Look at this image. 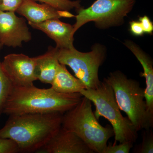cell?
I'll list each match as a JSON object with an SVG mask.
<instances>
[{"instance_id": "obj_1", "label": "cell", "mask_w": 153, "mask_h": 153, "mask_svg": "<svg viewBox=\"0 0 153 153\" xmlns=\"http://www.w3.org/2000/svg\"><path fill=\"white\" fill-rule=\"evenodd\" d=\"M64 114L30 113L10 115L0 137L13 140L20 153H37L62 127Z\"/></svg>"}, {"instance_id": "obj_2", "label": "cell", "mask_w": 153, "mask_h": 153, "mask_svg": "<svg viewBox=\"0 0 153 153\" xmlns=\"http://www.w3.org/2000/svg\"><path fill=\"white\" fill-rule=\"evenodd\" d=\"M83 96L79 93H60L51 87L34 85L13 87L3 107L2 113L16 115L30 113L64 114L78 104Z\"/></svg>"}, {"instance_id": "obj_3", "label": "cell", "mask_w": 153, "mask_h": 153, "mask_svg": "<svg viewBox=\"0 0 153 153\" xmlns=\"http://www.w3.org/2000/svg\"><path fill=\"white\" fill-rule=\"evenodd\" d=\"M62 127L76 134L94 153H104L108 141L114 135L112 126L103 127L99 123L91 102L84 96L77 105L63 114Z\"/></svg>"}, {"instance_id": "obj_4", "label": "cell", "mask_w": 153, "mask_h": 153, "mask_svg": "<svg viewBox=\"0 0 153 153\" xmlns=\"http://www.w3.org/2000/svg\"><path fill=\"white\" fill-rule=\"evenodd\" d=\"M112 88L120 110L126 113L138 132L152 128L153 120L147 110L145 89L135 79L128 78L120 70L104 78Z\"/></svg>"}, {"instance_id": "obj_5", "label": "cell", "mask_w": 153, "mask_h": 153, "mask_svg": "<svg viewBox=\"0 0 153 153\" xmlns=\"http://www.w3.org/2000/svg\"><path fill=\"white\" fill-rule=\"evenodd\" d=\"M80 93L93 102L95 106L94 115L97 120L103 117L110 123L114 131L115 143H134L138 131L128 117L121 113L111 85L103 79L96 88H85Z\"/></svg>"}, {"instance_id": "obj_6", "label": "cell", "mask_w": 153, "mask_h": 153, "mask_svg": "<svg viewBox=\"0 0 153 153\" xmlns=\"http://www.w3.org/2000/svg\"><path fill=\"white\" fill-rule=\"evenodd\" d=\"M56 48L59 63L69 66L86 88L94 89L98 86L100 82L99 69L107 56V49L104 45L96 43L92 46L91 51L87 52H80L74 47L68 49Z\"/></svg>"}, {"instance_id": "obj_7", "label": "cell", "mask_w": 153, "mask_h": 153, "mask_svg": "<svg viewBox=\"0 0 153 153\" xmlns=\"http://www.w3.org/2000/svg\"><path fill=\"white\" fill-rule=\"evenodd\" d=\"M136 0H96L87 8L76 9L73 33L86 23L94 22L98 29L104 30L120 26L133 8Z\"/></svg>"}, {"instance_id": "obj_8", "label": "cell", "mask_w": 153, "mask_h": 153, "mask_svg": "<svg viewBox=\"0 0 153 153\" xmlns=\"http://www.w3.org/2000/svg\"><path fill=\"white\" fill-rule=\"evenodd\" d=\"M35 57L23 54L6 55L1 66L13 87H23L33 85L37 80L35 75Z\"/></svg>"}, {"instance_id": "obj_9", "label": "cell", "mask_w": 153, "mask_h": 153, "mask_svg": "<svg viewBox=\"0 0 153 153\" xmlns=\"http://www.w3.org/2000/svg\"><path fill=\"white\" fill-rule=\"evenodd\" d=\"M32 40L26 20L13 12L0 10V44L13 48L21 47Z\"/></svg>"}, {"instance_id": "obj_10", "label": "cell", "mask_w": 153, "mask_h": 153, "mask_svg": "<svg viewBox=\"0 0 153 153\" xmlns=\"http://www.w3.org/2000/svg\"><path fill=\"white\" fill-rule=\"evenodd\" d=\"M37 153H94L76 134L62 127Z\"/></svg>"}, {"instance_id": "obj_11", "label": "cell", "mask_w": 153, "mask_h": 153, "mask_svg": "<svg viewBox=\"0 0 153 153\" xmlns=\"http://www.w3.org/2000/svg\"><path fill=\"white\" fill-rule=\"evenodd\" d=\"M33 29L42 31L55 41L56 48L68 49L74 47L73 26L59 19H49L37 24L28 22Z\"/></svg>"}, {"instance_id": "obj_12", "label": "cell", "mask_w": 153, "mask_h": 153, "mask_svg": "<svg viewBox=\"0 0 153 153\" xmlns=\"http://www.w3.org/2000/svg\"><path fill=\"white\" fill-rule=\"evenodd\" d=\"M16 12L25 17L28 22L34 24L49 19L75 17L69 11L59 10L47 4H38L34 0H24Z\"/></svg>"}, {"instance_id": "obj_13", "label": "cell", "mask_w": 153, "mask_h": 153, "mask_svg": "<svg viewBox=\"0 0 153 153\" xmlns=\"http://www.w3.org/2000/svg\"><path fill=\"white\" fill-rule=\"evenodd\" d=\"M123 44L135 56L142 66L143 71L141 77L145 78V100L149 115L153 120V62L152 59L141 48L131 40L125 41Z\"/></svg>"}, {"instance_id": "obj_14", "label": "cell", "mask_w": 153, "mask_h": 153, "mask_svg": "<svg viewBox=\"0 0 153 153\" xmlns=\"http://www.w3.org/2000/svg\"><path fill=\"white\" fill-rule=\"evenodd\" d=\"M35 73L37 80L51 85L60 63L57 59V48L49 47L45 54L35 57Z\"/></svg>"}, {"instance_id": "obj_15", "label": "cell", "mask_w": 153, "mask_h": 153, "mask_svg": "<svg viewBox=\"0 0 153 153\" xmlns=\"http://www.w3.org/2000/svg\"><path fill=\"white\" fill-rule=\"evenodd\" d=\"M51 85L53 90L63 93H80L81 90L86 88L81 80L68 71L66 66L60 63Z\"/></svg>"}, {"instance_id": "obj_16", "label": "cell", "mask_w": 153, "mask_h": 153, "mask_svg": "<svg viewBox=\"0 0 153 153\" xmlns=\"http://www.w3.org/2000/svg\"><path fill=\"white\" fill-rule=\"evenodd\" d=\"M2 47L0 44V52ZM12 88V85L3 70L0 60V116L2 114L4 105Z\"/></svg>"}, {"instance_id": "obj_17", "label": "cell", "mask_w": 153, "mask_h": 153, "mask_svg": "<svg viewBox=\"0 0 153 153\" xmlns=\"http://www.w3.org/2000/svg\"><path fill=\"white\" fill-rule=\"evenodd\" d=\"M49 5L59 10L69 11L73 9L81 7L80 0H34Z\"/></svg>"}, {"instance_id": "obj_18", "label": "cell", "mask_w": 153, "mask_h": 153, "mask_svg": "<svg viewBox=\"0 0 153 153\" xmlns=\"http://www.w3.org/2000/svg\"><path fill=\"white\" fill-rule=\"evenodd\" d=\"M142 132V141L133 150L135 153H153V131L152 128L143 129Z\"/></svg>"}, {"instance_id": "obj_19", "label": "cell", "mask_w": 153, "mask_h": 153, "mask_svg": "<svg viewBox=\"0 0 153 153\" xmlns=\"http://www.w3.org/2000/svg\"><path fill=\"white\" fill-rule=\"evenodd\" d=\"M133 144L131 142H124L116 145L109 143L105 150L104 153H129L133 147Z\"/></svg>"}, {"instance_id": "obj_20", "label": "cell", "mask_w": 153, "mask_h": 153, "mask_svg": "<svg viewBox=\"0 0 153 153\" xmlns=\"http://www.w3.org/2000/svg\"><path fill=\"white\" fill-rule=\"evenodd\" d=\"M20 153L18 145L13 140L0 137V153Z\"/></svg>"}, {"instance_id": "obj_21", "label": "cell", "mask_w": 153, "mask_h": 153, "mask_svg": "<svg viewBox=\"0 0 153 153\" xmlns=\"http://www.w3.org/2000/svg\"><path fill=\"white\" fill-rule=\"evenodd\" d=\"M24 0H1L0 10L4 12H16Z\"/></svg>"}, {"instance_id": "obj_22", "label": "cell", "mask_w": 153, "mask_h": 153, "mask_svg": "<svg viewBox=\"0 0 153 153\" xmlns=\"http://www.w3.org/2000/svg\"><path fill=\"white\" fill-rule=\"evenodd\" d=\"M139 22L142 25L144 33L152 35L153 23L149 17L146 16L140 17L139 19Z\"/></svg>"}, {"instance_id": "obj_23", "label": "cell", "mask_w": 153, "mask_h": 153, "mask_svg": "<svg viewBox=\"0 0 153 153\" xmlns=\"http://www.w3.org/2000/svg\"><path fill=\"white\" fill-rule=\"evenodd\" d=\"M129 31L133 36L139 37L143 36L144 33L139 21H132L129 22Z\"/></svg>"}, {"instance_id": "obj_24", "label": "cell", "mask_w": 153, "mask_h": 153, "mask_svg": "<svg viewBox=\"0 0 153 153\" xmlns=\"http://www.w3.org/2000/svg\"><path fill=\"white\" fill-rule=\"evenodd\" d=\"M1 2V0H0V4Z\"/></svg>"}]
</instances>
